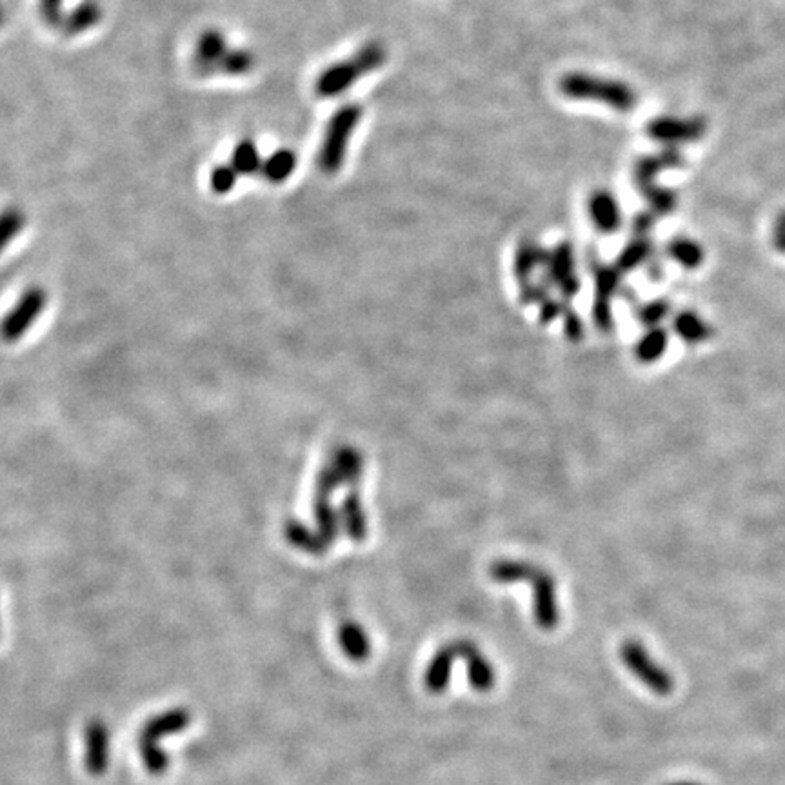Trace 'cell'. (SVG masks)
Masks as SVG:
<instances>
[{
	"label": "cell",
	"instance_id": "obj_32",
	"mask_svg": "<svg viewBox=\"0 0 785 785\" xmlns=\"http://www.w3.org/2000/svg\"><path fill=\"white\" fill-rule=\"evenodd\" d=\"M595 275H597V300L609 299V297L615 293V289H617L618 280H620V273H618L617 269L615 268L598 266L597 271H595Z\"/></svg>",
	"mask_w": 785,
	"mask_h": 785
},
{
	"label": "cell",
	"instance_id": "obj_26",
	"mask_svg": "<svg viewBox=\"0 0 785 785\" xmlns=\"http://www.w3.org/2000/svg\"><path fill=\"white\" fill-rule=\"evenodd\" d=\"M253 68H255V55L249 50H242V48L226 51V55L222 57L219 64V71L231 75V77L248 75Z\"/></svg>",
	"mask_w": 785,
	"mask_h": 785
},
{
	"label": "cell",
	"instance_id": "obj_10",
	"mask_svg": "<svg viewBox=\"0 0 785 785\" xmlns=\"http://www.w3.org/2000/svg\"><path fill=\"white\" fill-rule=\"evenodd\" d=\"M458 655L468 664L469 684L480 693L491 691L497 684V671L473 642L457 640Z\"/></svg>",
	"mask_w": 785,
	"mask_h": 785
},
{
	"label": "cell",
	"instance_id": "obj_4",
	"mask_svg": "<svg viewBox=\"0 0 785 785\" xmlns=\"http://www.w3.org/2000/svg\"><path fill=\"white\" fill-rule=\"evenodd\" d=\"M360 119H362V108L358 104H346L331 115L322 139V146L318 150V168L324 173L333 175L342 168L349 139L357 130Z\"/></svg>",
	"mask_w": 785,
	"mask_h": 785
},
{
	"label": "cell",
	"instance_id": "obj_35",
	"mask_svg": "<svg viewBox=\"0 0 785 785\" xmlns=\"http://www.w3.org/2000/svg\"><path fill=\"white\" fill-rule=\"evenodd\" d=\"M656 213H640L636 215L633 220V229H635L636 237H646L651 228L655 226Z\"/></svg>",
	"mask_w": 785,
	"mask_h": 785
},
{
	"label": "cell",
	"instance_id": "obj_25",
	"mask_svg": "<svg viewBox=\"0 0 785 785\" xmlns=\"http://www.w3.org/2000/svg\"><path fill=\"white\" fill-rule=\"evenodd\" d=\"M535 566L527 562L518 560H498L489 567V577L493 578L497 584H517V582H527L533 575Z\"/></svg>",
	"mask_w": 785,
	"mask_h": 785
},
{
	"label": "cell",
	"instance_id": "obj_24",
	"mask_svg": "<svg viewBox=\"0 0 785 785\" xmlns=\"http://www.w3.org/2000/svg\"><path fill=\"white\" fill-rule=\"evenodd\" d=\"M286 538L291 546L297 547L300 551H306L309 555H324L328 551V544L320 535L311 533L308 527L302 526L300 522H289L286 526Z\"/></svg>",
	"mask_w": 785,
	"mask_h": 785
},
{
	"label": "cell",
	"instance_id": "obj_34",
	"mask_svg": "<svg viewBox=\"0 0 785 785\" xmlns=\"http://www.w3.org/2000/svg\"><path fill=\"white\" fill-rule=\"evenodd\" d=\"M39 11L50 26H62L64 0H39Z\"/></svg>",
	"mask_w": 785,
	"mask_h": 785
},
{
	"label": "cell",
	"instance_id": "obj_31",
	"mask_svg": "<svg viewBox=\"0 0 785 785\" xmlns=\"http://www.w3.org/2000/svg\"><path fill=\"white\" fill-rule=\"evenodd\" d=\"M237 179H239V173L233 169L231 164H228V166H217V168L211 171L209 184H211V189H213L215 193L226 195L231 189L235 188Z\"/></svg>",
	"mask_w": 785,
	"mask_h": 785
},
{
	"label": "cell",
	"instance_id": "obj_27",
	"mask_svg": "<svg viewBox=\"0 0 785 785\" xmlns=\"http://www.w3.org/2000/svg\"><path fill=\"white\" fill-rule=\"evenodd\" d=\"M651 251H653V246L647 237H636L620 253L618 268L624 269V271L635 269L636 266H640L642 262H646L651 257Z\"/></svg>",
	"mask_w": 785,
	"mask_h": 785
},
{
	"label": "cell",
	"instance_id": "obj_13",
	"mask_svg": "<svg viewBox=\"0 0 785 785\" xmlns=\"http://www.w3.org/2000/svg\"><path fill=\"white\" fill-rule=\"evenodd\" d=\"M457 658H460V655H458L455 642L440 647L433 655L428 669H426V675H424V684H426L429 693L440 695L448 689L451 673H453V664L457 662Z\"/></svg>",
	"mask_w": 785,
	"mask_h": 785
},
{
	"label": "cell",
	"instance_id": "obj_22",
	"mask_svg": "<svg viewBox=\"0 0 785 785\" xmlns=\"http://www.w3.org/2000/svg\"><path fill=\"white\" fill-rule=\"evenodd\" d=\"M342 517H344V526H346L349 538L353 542H364L368 537V520H366L364 509H362V502L355 493L344 502Z\"/></svg>",
	"mask_w": 785,
	"mask_h": 785
},
{
	"label": "cell",
	"instance_id": "obj_11",
	"mask_svg": "<svg viewBox=\"0 0 785 785\" xmlns=\"http://www.w3.org/2000/svg\"><path fill=\"white\" fill-rule=\"evenodd\" d=\"M226 51H228V42L222 31L209 28L204 33H200L193 55V70L202 77L217 73L220 60L226 55Z\"/></svg>",
	"mask_w": 785,
	"mask_h": 785
},
{
	"label": "cell",
	"instance_id": "obj_1",
	"mask_svg": "<svg viewBox=\"0 0 785 785\" xmlns=\"http://www.w3.org/2000/svg\"><path fill=\"white\" fill-rule=\"evenodd\" d=\"M388 60V50L382 42H368L351 57L337 64H331L322 71L315 82V93L322 99L338 97L357 82L360 77L384 66Z\"/></svg>",
	"mask_w": 785,
	"mask_h": 785
},
{
	"label": "cell",
	"instance_id": "obj_16",
	"mask_svg": "<svg viewBox=\"0 0 785 785\" xmlns=\"http://www.w3.org/2000/svg\"><path fill=\"white\" fill-rule=\"evenodd\" d=\"M102 19V8L97 0H82L73 10L64 15L62 30L68 35H80L95 28Z\"/></svg>",
	"mask_w": 785,
	"mask_h": 785
},
{
	"label": "cell",
	"instance_id": "obj_7",
	"mask_svg": "<svg viewBox=\"0 0 785 785\" xmlns=\"http://www.w3.org/2000/svg\"><path fill=\"white\" fill-rule=\"evenodd\" d=\"M707 131L706 119L691 117V119H676V117H656L647 124V135L651 139L673 146L700 140Z\"/></svg>",
	"mask_w": 785,
	"mask_h": 785
},
{
	"label": "cell",
	"instance_id": "obj_23",
	"mask_svg": "<svg viewBox=\"0 0 785 785\" xmlns=\"http://www.w3.org/2000/svg\"><path fill=\"white\" fill-rule=\"evenodd\" d=\"M229 164L239 175H253V173L260 171L262 159H260L259 148H257L255 140H240L239 144L231 151Z\"/></svg>",
	"mask_w": 785,
	"mask_h": 785
},
{
	"label": "cell",
	"instance_id": "obj_12",
	"mask_svg": "<svg viewBox=\"0 0 785 785\" xmlns=\"http://www.w3.org/2000/svg\"><path fill=\"white\" fill-rule=\"evenodd\" d=\"M684 164H686L684 155L673 146H667L666 150H662L656 155L642 157L635 164L636 188L638 191H644L655 184V177L662 169L682 168Z\"/></svg>",
	"mask_w": 785,
	"mask_h": 785
},
{
	"label": "cell",
	"instance_id": "obj_17",
	"mask_svg": "<svg viewBox=\"0 0 785 785\" xmlns=\"http://www.w3.org/2000/svg\"><path fill=\"white\" fill-rule=\"evenodd\" d=\"M673 329L687 344H702L713 337L711 326L695 311H680L673 318Z\"/></svg>",
	"mask_w": 785,
	"mask_h": 785
},
{
	"label": "cell",
	"instance_id": "obj_14",
	"mask_svg": "<svg viewBox=\"0 0 785 785\" xmlns=\"http://www.w3.org/2000/svg\"><path fill=\"white\" fill-rule=\"evenodd\" d=\"M587 208H589V217L593 220V224L602 233H615L620 228L622 213H620L617 199L613 197V193H609L606 189L593 191L589 197Z\"/></svg>",
	"mask_w": 785,
	"mask_h": 785
},
{
	"label": "cell",
	"instance_id": "obj_28",
	"mask_svg": "<svg viewBox=\"0 0 785 785\" xmlns=\"http://www.w3.org/2000/svg\"><path fill=\"white\" fill-rule=\"evenodd\" d=\"M640 193L646 197L647 202L653 208V213H656V215H669L676 209L678 199H676L675 191H671V189L653 184V186H649V188L640 191Z\"/></svg>",
	"mask_w": 785,
	"mask_h": 785
},
{
	"label": "cell",
	"instance_id": "obj_21",
	"mask_svg": "<svg viewBox=\"0 0 785 785\" xmlns=\"http://www.w3.org/2000/svg\"><path fill=\"white\" fill-rule=\"evenodd\" d=\"M669 344V335L664 328L649 329L644 337L636 344L635 355L642 364H653L666 353Z\"/></svg>",
	"mask_w": 785,
	"mask_h": 785
},
{
	"label": "cell",
	"instance_id": "obj_9",
	"mask_svg": "<svg viewBox=\"0 0 785 785\" xmlns=\"http://www.w3.org/2000/svg\"><path fill=\"white\" fill-rule=\"evenodd\" d=\"M46 304V295L40 289H31L22 299L19 300L17 308L11 311L10 315L4 320L0 333L8 340H17L22 337V333L30 328L39 317L40 311Z\"/></svg>",
	"mask_w": 785,
	"mask_h": 785
},
{
	"label": "cell",
	"instance_id": "obj_15",
	"mask_svg": "<svg viewBox=\"0 0 785 785\" xmlns=\"http://www.w3.org/2000/svg\"><path fill=\"white\" fill-rule=\"evenodd\" d=\"M338 646L346 658L355 664H362L371 656L368 631L353 620H346L338 627Z\"/></svg>",
	"mask_w": 785,
	"mask_h": 785
},
{
	"label": "cell",
	"instance_id": "obj_29",
	"mask_svg": "<svg viewBox=\"0 0 785 785\" xmlns=\"http://www.w3.org/2000/svg\"><path fill=\"white\" fill-rule=\"evenodd\" d=\"M546 260V251L537 248L533 242H522L517 251V275L518 279H527L529 273L537 268L538 264Z\"/></svg>",
	"mask_w": 785,
	"mask_h": 785
},
{
	"label": "cell",
	"instance_id": "obj_39",
	"mask_svg": "<svg viewBox=\"0 0 785 785\" xmlns=\"http://www.w3.org/2000/svg\"><path fill=\"white\" fill-rule=\"evenodd\" d=\"M6 22V13L2 10V6H0V26Z\"/></svg>",
	"mask_w": 785,
	"mask_h": 785
},
{
	"label": "cell",
	"instance_id": "obj_36",
	"mask_svg": "<svg viewBox=\"0 0 785 785\" xmlns=\"http://www.w3.org/2000/svg\"><path fill=\"white\" fill-rule=\"evenodd\" d=\"M773 246H775L776 251H780V253L785 255V233L773 231Z\"/></svg>",
	"mask_w": 785,
	"mask_h": 785
},
{
	"label": "cell",
	"instance_id": "obj_33",
	"mask_svg": "<svg viewBox=\"0 0 785 785\" xmlns=\"http://www.w3.org/2000/svg\"><path fill=\"white\" fill-rule=\"evenodd\" d=\"M669 304H667L666 300H655V302H649L646 306H642L640 311H638V320L642 322V324H646L649 328H655L658 326V322L660 320H664V318L669 315Z\"/></svg>",
	"mask_w": 785,
	"mask_h": 785
},
{
	"label": "cell",
	"instance_id": "obj_3",
	"mask_svg": "<svg viewBox=\"0 0 785 785\" xmlns=\"http://www.w3.org/2000/svg\"><path fill=\"white\" fill-rule=\"evenodd\" d=\"M191 724V713L184 707L168 709L150 718L139 735V753L146 771L153 776H162L169 767V756L160 742L169 735L182 733Z\"/></svg>",
	"mask_w": 785,
	"mask_h": 785
},
{
	"label": "cell",
	"instance_id": "obj_18",
	"mask_svg": "<svg viewBox=\"0 0 785 785\" xmlns=\"http://www.w3.org/2000/svg\"><path fill=\"white\" fill-rule=\"evenodd\" d=\"M295 168H297L295 151L288 150V148H280V150L273 151L268 159L262 160L260 173L269 182L280 184V182L288 180L293 175Z\"/></svg>",
	"mask_w": 785,
	"mask_h": 785
},
{
	"label": "cell",
	"instance_id": "obj_8",
	"mask_svg": "<svg viewBox=\"0 0 785 785\" xmlns=\"http://www.w3.org/2000/svg\"><path fill=\"white\" fill-rule=\"evenodd\" d=\"M110 729L100 722L91 720L84 729V767L91 776L106 775L110 767Z\"/></svg>",
	"mask_w": 785,
	"mask_h": 785
},
{
	"label": "cell",
	"instance_id": "obj_5",
	"mask_svg": "<svg viewBox=\"0 0 785 785\" xmlns=\"http://www.w3.org/2000/svg\"><path fill=\"white\" fill-rule=\"evenodd\" d=\"M620 660L644 686L658 696H669L675 691V676L666 667L658 664L647 647L635 638H629L620 646Z\"/></svg>",
	"mask_w": 785,
	"mask_h": 785
},
{
	"label": "cell",
	"instance_id": "obj_37",
	"mask_svg": "<svg viewBox=\"0 0 785 785\" xmlns=\"http://www.w3.org/2000/svg\"><path fill=\"white\" fill-rule=\"evenodd\" d=\"M776 233H785V211H780L778 215H776L775 219V229Z\"/></svg>",
	"mask_w": 785,
	"mask_h": 785
},
{
	"label": "cell",
	"instance_id": "obj_20",
	"mask_svg": "<svg viewBox=\"0 0 785 785\" xmlns=\"http://www.w3.org/2000/svg\"><path fill=\"white\" fill-rule=\"evenodd\" d=\"M340 482L357 484L362 477V457L357 449L338 448L333 455V462L329 464Z\"/></svg>",
	"mask_w": 785,
	"mask_h": 785
},
{
	"label": "cell",
	"instance_id": "obj_6",
	"mask_svg": "<svg viewBox=\"0 0 785 785\" xmlns=\"http://www.w3.org/2000/svg\"><path fill=\"white\" fill-rule=\"evenodd\" d=\"M533 586V615L542 631L557 629L560 622L558 611L557 584L555 578L544 569L535 567L533 575L527 580Z\"/></svg>",
	"mask_w": 785,
	"mask_h": 785
},
{
	"label": "cell",
	"instance_id": "obj_38",
	"mask_svg": "<svg viewBox=\"0 0 785 785\" xmlns=\"http://www.w3.org/2000/svg\"><path fill=\"white\" fill-rule=\"evenodd\" d=\"M666 785H704V784H698V782H673V784H666Z\"/></svg>",
	"mask_w": 785,
	"mask_h": 785
},
{
	"label": "cell",
	"instance_id": "obj_30",
	"mask_svg": "<svg viewBox=\"0 0 785 785\" xmlns=\"http://www.w3.org/2000/svg\"><path fill=\"white\" fill-rule=\"evenodd\" d=\"M22 228H24V215L19 209H4L0 213V249H4L11 239H15Z\"/></svg>",
	"mask_w": 785,
	"mask_h": 785
},
{
	"label": "cell",
	"instance_id": "obj_19",
	"mask_svg": "<svg viewBox=\"0 0 785 785\" xmlns=\"http://www.w3.org/2000/svg\"><path fill=\"white\" fill-rule=\"evenodd\" d=\"M667 255L675 260L676 264H680L682 268L686 269H698L706 259L704 248L695 240L687 239V237H675L671 240L667 244Z\"/></svg>",
	"mask_w": 785,
	"mask_h": 785
},
{
	"label": "cell",
	"instance_id": "obj_2",
	"mask_svg": "<svg viewBox=\"0 0 785 785\" xmlns=\"http://www.w3.org/2000/svg\"><path fill=\"white\" fill-rule=\"evenodd\" d=\"M558 90L567 99L595 100L617 111H631L638 104L635 90L626 82L580 71L566 73L558 80Z\"/></svg>",
	"mask_w": 785,
	"mask_h": 785
}]
</instances>
